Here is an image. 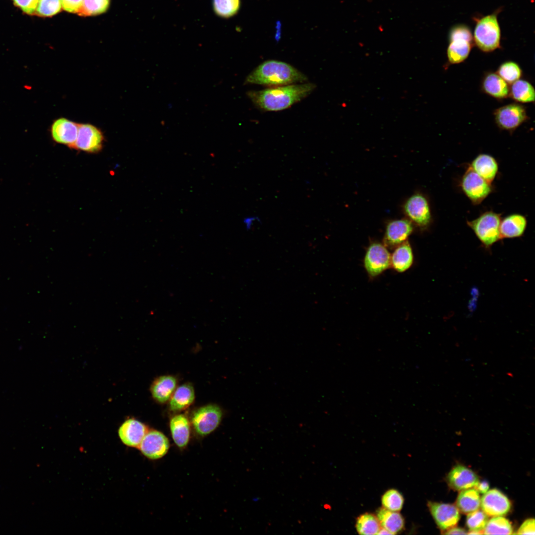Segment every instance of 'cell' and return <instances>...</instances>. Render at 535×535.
Returning <instances> with one entry per match:
<instances>
[{
	"instance_id": "7",
	"label": "cell",
	"mask_w": 535,
	"mask_h": 535,
	"mask_svg": "<svg viewBox=\"0 0 535 535\" xmlns=\"http://www.w3.org/2000/svg\"><path fill=\"white\" fill-rule=\"evenodd\" d=\"M460 187L463 193L474 205L481 204L492 191V186L470 166L463 175Z\"/></svg>"
},
{
	"instance_id": "21",
	"label": "cell",
	"mask_w": 535,
	"mask_h": 535,
	"mask_svg": "<svg viewBox=\"0 0 535 535\" xmlns=\"http://www.w3.org/2000/svg\"><path fill=\"white\" fill-rule=\"evenodd\" d=\"M478 174L491 184L498 171V164L496 159L487 154L478 155L469 165Z\"/></svg>"
},
{
	"instance_id": "33",
	"label": "cell",
	"mask_w": 535,
	"mask_h": 535,
	"mask_svg": "<svg viewBox=\"0 0 535 535\" xmlns=\"http://www.w3.org/2000/svg\"><path fill=\"white\" fill-rule=\"evenodd\" d=\"M110 0H84L82 6L78 13L80 16H92L105 12L109 5Z\"/></svg>"
},
{
	"instance_id": "39",
	"label": "cell",
	"mask_w": 535,
	"mask_h": 535,
	"mask_svg": "<svg viewBox=\"0 0 535 535\" xmlns=\"http://www.w3.org/2000/svg\"><path fill=\"white\" fill-rule=\"evenodd\" d=\"M516 534L518 535H535V526L534 519H529L525 520L520 527Z\"/></svg>"
},
{
	"instance_id": "35",
	"label": "cell",
	"mask_w": 535,
	"mask_h": 535,
	"mask_svg": "<svg viewBox=\"0 0 535 535\" xmlns=\"http://www.w3.org/2000/svg\"><path fill=\"white\" fill-rule=\"evenodd\" d=\"M215 12L219 16L227 17L233 15L239 7V0H214Z\"/></svg>"
},
{
	"instance_id": "2",
	"label": "cell",
	"mask_w": 535,
	"mask_h": 535,
	"mask_svg": "<svg viewBox=\"0 0 535 535\" xmlns=\"http://www.w3.org/2000/svg\"><path fill=\"white\" fill-rule=\"evenodd\" d=\"M308 78L302 72L286 62L268 60L261 63L246 77L245 84L269 87L305 83Z\"/></svg>"
},
{
	"instance_id": "25",
	"label": "cell",
	"mask_w": 535,
	"mask_h": 535,
	"mask_svg": "<svg viewBox=\"0 0 535 535\" xmlns=\"http://www.w3.org/2000/svg\"><path fill=\"white\" fill-rule=\"evenodd\" d=\"M414 257L411 246L408 240L395 247L390 257L391 266L398 272H403L412 265Z\"/></svg>"
},
{
	"instance_id": "22",
	"label": "cell",
	"mask_w": 535,
	"mask_h": 535,
	"mask_svg": "<svg viewBox=\"0 0 535 535\" xmlns=\"http://www.w3.org/2000/svg\"><path fill=\"white\" fill-rule=\"evenodd\" d=\"M177 379L172 375H165L155 379L150 390L154 399L160 403H164L170 399L176 388Z\"/></svg>"
},
{
	"instance_id": "41",
	"label": "cell",
	"mask_w": 535,
	"mask_h": 535,
	"mask_svg": "<svg viewBox=\"0 0 535 535\" xmlns=\"http://www.w3.org/2000/svg\"><path fill=\"white\" fill-rule=\"evenodd\" d=\"M489 487V485L488 482L487 481H483L481 482H479L474 488L476 489L479 492L484 494L488 490Z\"/></svg>"
},
{
	"instance_id": "8",
	"label": "cell",
	"mask_w": 535,
	"mask_h": 535,
	"mask_svg": "<svg viewBox=\"0 0 535 535\" xmlns=\"http://www.w3.org/2000/svg\"><path fill=\"white\" fill-rule=\"evenodd\" d=\"M403 211L408 219L420 228H427L432 222L429 203L422 193H416L411 196L405 201Z\"/></svg>"
},
{
	"instance_id": "18",
	"label": "cell",
	"mask_w": 535,
	"mask_h": 535,
	"mask_svg": "<svg viewBox=\"0 0 535 535\" xmlns=\"http://www.w3.org/2000/svg\"><path fill=\"white\" fill-rule=\"evenodd\" d=\"M449 485L458 491L474 488L479 482L478 475L471 469L462 465L454 466L447 477Z\"/></svg>"
},
{
	"instance_id": "17",
	"label": "cell",
	"mask_w": 535,
	"mask_h": 535,
	"mask_svg": "<svg viewBox=\"0 0 535 535\" xmlns=\"http://www.w3.org/2000/svg\"><path fill=\"white\" fill-rule=\"evenodd\" d=\"M78 124L65 117L56 119L51 127L52 139L56 143L73 148L77 136Z\"/></svg>"
},
{
	"instance_id": "20",
	"label": "cell",
	"mask_w": 535,
	"mask_h": 535,
	"mask_svg": "<svg viewBox=\"0 0 535 535\" xmlns=\"http://www.w3.org/2000/svg\"><path fill=\"white\" fill-rule=\"evenodd\" d=\"M190 425V421L183 414L176 415L170 420L169 428L172 439L180 449L185 448L189 442Z\"/></svg>"
},
{
	"instance_id": "13",
	"label": "cell",
	"mask_w": 535,
	"mask_h": 535,
	"mask_svg": "<svg viewBox=\"0 0 535 535\" xmlns=\"http://www.w3.org/2000/svg\"><path fill=\"white\" fill-rule=\"evenodd\" d=\"M428 506L436 525L441 531L454 527L458 524L460 516L456 505L428 501Z\"/></svg>"
},
{
	"instance_id": "30",
	"label": "cell",
	"mask_w": 535,
	"mask_h": 535,
	"mask_svg": "<svg viewBox=\"0 0 535 535\" xmlns=\"http://www.w3.org/2000/svg\"><path fill=\"white\" fill-rule=\"evenodd\" d=\"M513 532L511 522L502 516H494L488 520L483 529L485 535H510Z\"/></svg>"
},
{
	"instance_id": "5",
	"label": "cell",
	"mask_w": 535,
	"mask_h": 535,
	"mask_svg": "<svg viewBox=\"0 0 535 535\" xmlns=\"http://www.w3.org/2000/svg\"><path fill=\"white\" fill-rule=\"evenodd\" d=\"M449 41L447 50L449 62L457 64L464 61L469 55L473 44L470 29L464 24L454 26L449 31Z\"/></svg>"
},
{
	"instance_id": "24",
	"label": "cell",
	"mask_w": 535,
	"mask_h": 535,
	"mask_svg": "<svg viewBox=\"0 0 535 535\" xmlns=\"http://www.w3.org/2000/svg\"><path fill=\"white\" fill-rule=\"evenodd\" d=\"M195 399V391L192 384L186 383L176 388L169 399V409L180 412L188 408Z\"/></svg>"
},
{
	"instance_id": "16",
	"label": "cell",
	"mask_w": 535,
	"mask_h": 535,
	"mask_svg": "<svg viewBox=\"0 0 535 535\" xmlns=\"http://www.w3.org/2000/svg\"><path fill=\"white\" fill-rule=\"evenodd\" d=\"M413 231L412 223L408 219L402 218L391 220L386 225L383 244L390 248H395L407 240Z\"/></svg>"
},
{
	"instance_id": "34",
	"label": "cell",
	"mask_w": 535,
	"mask_h": 535,
	"mask_svg": "<svg viewBox=\"0 0 535 535\" xmlns=\"http://www.w3.org/2000/svg\"><path fill=\"white\" fill-rule=\"evenodd\" d=\"M60 0H38L35 13L40 16L50 17L60 11Z\"/></svg>"
},
{
	"instance_id": "29",
	"label": "cell",
	"mask_w": 535,
	"mask_h": 535,
	"mask_svg": "<svg viewBox=\"0 0 535 535\" xmlns=\"http://www.w3.org/2000/svg\"><path fill=\"white\" fill-rule=\"evenodd\" d=\"M380 528L376 516L371 513H364L357 519L356 529L359 535H377Z\"/></svg>"
},
{
	"instance_id": "12",
	"label": "cell",
	"mask_w": 535,
	"mask_h": 535,
	"mask_svg": "<svg viewBox=\"0 0 535 535\" xmlns=\"http://www.w3.org/2000/svg\"><path fill=\"white\" fill-rule=\"evenodd\" d=\"M169 447V440L163 433L157 430L151 429L146 434L138 449L147 458L157 460L166 454Z\"/></svg>"
},
{
	"instance_id": "23",
	"label": "cell",
	"mask_w": 535,
	"mask_h": 535,
	"mask_svg": "<svg viewBox=\"0 0 535 535\" xmlns=\"http://www.w3.org/2000/svg\"><path fill=\"white\" fill-rule=\"evenodd\" d=\"M482 87L484 93L497 99H505L509 96L508 83L496 73H487L482 80Z\"/></svg>"
},
{
	"instance_id": "28",
	"label": "cell",
	"mask_w": 535,
	"mask_h": 535,
	"mask_svg": "<svg viewBox=\"0 0 535 535\" xmlns=\"http://www.w3.org/2000/svg\"><path fill=\"white\" fill-rule=\"evenodd\" d=\"M511 84L509 96L512 99L521 103L534 102L535 91L533 86L529 82L518 79Z\"/></svg>"
},
{
	"instance_id": "1",
	"label": "cell",
	"mask_w": 535,
	"mask_h": 535,
	"mask_svg": "<svg viewBox=\"0 0 535 535\" xmlns=\"http://www.w3.org/2000/svg\"><path fill=\"white\" fill-rule=\"evenodd\" d=\"M316 88L315 84L305 82L249 91L246 94L259 108L264 111H277L287 109L300 102Z\"/></svg>"
},
{
	"instance_id": "9",
	"label": "cell",
	"mask_w": 535,
	"mask_h": 535,
	"mask_svg": "<svg viewBox=\"0 0 535 535\" xmlns=\"http://www.w3.org/2000/svg\"><path fill=\"white\" fill-rule=\"evenodd\" d=\"M391 255L387 247L379 242H373L368 247L365 255V269L371 277H375L391 266Z\"/></svg>"
},
{
	"instance_id": "10",
	"label": "cell",
	"mask_w": 535,
	"mask_h": 535,
	"mask_svg": "<svg viewBox=\"0 0 535 535\" xmlns=\"http://www.w3.org/2000/svg\"><path fill=\"white\" fill-rule=\"evenodd\" d=\"M104 136L102 130L90 123H79L77 136L73 148L89 153H96L103 147Z\"/></svg>"
},
{
	"instance_id": "11",
	"label": "cell",
	"mask_w": 535,
	"mask_h": 535,
	"mask_svg": "<svg viewBox=\"0 0 535 535\" xmlns=\"http://www.w3.org/2000/svg\"><path fill=\"white\" fill-rule=\"evenodd\" d=\"M495 120L501 129L512 132L527 118L524 107L518 104H510L496 109L494 112Z\"/></svg>"
},
{
	"instance_id": "36",
	"label": "cell",
	"mask_w": 535,
	"mask_h": 535,
	"mask_svg": "<svg viewBox=\"0 0 535 535\" xmlns=\"http://www.w3.org/2000/svg\"><path fill=\"white\" fill-rule=\"evenodd\" d=\"M488 520L487 515L478 509L468 514L466 525L470 531H483Z\"/></svg>"
},
{
	"instance_id": "37",
	"label": "cell",
	"mask_w": 535,
	"mask_h": 535,
	"mask_svg": "<svg viewBox=\"0 0 535 535\" xmlns=\"http://www.w3.org/2000/svg\"><path fill=\"white\" fill-rule=\"evenodd\" d=\"M14 4L24 13L32 15L35 13L38 0H13Z\"/></svg>"
},
{
	"instance_id": "14",
	"label": "cell",
	"mask_w": 535,
	"mask_h": 535,
	"mask_svg": "<svg viewBox=\"0 0 535 535\" xmlns=\"http://www.w3.org/2000/svg\"><path fill=\"white\" fill-rule=\"evenodd\" d=\"M480 506L488 516H502L510 511L511 503L501 491L492 489L484 493L481 499Z\"/></svg>"
},
{
	"instance_id": "31",
	"label": "cell",
	"mask_w": 535,
	"mask_h": 535,
	"mask_svg": "<svg viewBox=\"0 0 535 535\" xmlns=\"http://www.w3.org/2000/svg\"><path fill=\"white\" fill-rule=\"evenodd\" d=\"M496 73L507 83L512 84L520 79L522 76V71L517 63L508 61L502 63L499 66Z\"/></svg>"
},
{
	"instance_id": "32",
	"label": "cell",
	"mask_w": 535,
	"mask_h": 535,
	"mask_svg": "<svg viewBox=\"0 0 535 535\" xmlns=\"http://www.w3.org/2000/svg\"><path fill=\"white\" fill-rule=\"evenodd\" d=\"M404 498L401 493L395 489L387 490L381 497L383 507L392 511L399 512L404 504Z\"/></svg>"
},
{
	"instance_id": "19",
	"label": "cell",
	"mask_w": 535,
	"mask_h": 535,
	"mask_svg": "<svg viewBox=\"0 0 535 535\" xmlns=\"http://www.w3.org/2000/svg\"><path fill=\"white\" fill-rule=\"evenodd\" d=\"M526 217L520 214H512L501 219L499 231L500 238H513L522 236L527 226Z\"/></svg>"
},
{
	"instance_id": "3",
	"label": "cell",
	"mask_w": 535,
	"mask_h": 535,
	"mask_svg": "<svg viewBox=\"0 0 535 535\" xmlns=\"http://www.w3.org/2000/svg\"><path fill=\"white\" fill-rule=\"evenodd\" d=\"M498 13L494 12L476 19L473 39L477 47L483 52H491L500 47L501 31Z\"/></svg>"
},
{
	"instance_id": "27",
	"label": "cell",
	"mask_w": 535,
	"mask_h": 535,
	"mask_svg": "<svg viewBox=\"0 0 535 535\" xmlns=\"http://www.w3.org/2000/svg\"><path fill=\"white\" fill-rule=\"evenodd\" d=\"M456 505L459 511L465 514L478 510L481 505L479 492L475 488L461 490L457 497Z\"/></svg>"
},
{
	"instance_id": "26",
	"label": "cell",
	"mask_w": 535,
	"mask_h": 535,
	"mask_svg": "<svg viewBox=\"0 0 535 535\" xmlns=\"http://www.w3.org/2000/svg\"><path fill=\"white\" fill-rule=\"evenodd\" d=\"M376 516L381 528L388 531L391 535H395L404 528V518L398 512L381 507L377 510Z\"/></svg>"
},
{
	"instance_id": "40",
	"label": "cell",
	"mask_w": 535,
	"mask_h": 535,
	"mask_svg": "<svg viewBox=\"0 0 535 535\" xmlns=\"http://www.w3.org/2000/svg\"><path fill=\"white\" fill-rule=\"evenodd\" d=\"M261 219L256 215L247 216L243 219V223L246 230H250L256 223H261Z\"/></svg>"
},
{
	"instance_id": "15",
	"label": "cell",
	"mask_w": 535,
	"mask_h": 535,
	"mask_svg": "<svg viewBox=\"0 0 535 535\" xmlns=\"http://www.w3.org/2000/svg\"><path fill=\"white\" fill-rule=\"evenodd\" d=\"M149 430L147 426L143 423L135 418H129L120 426L118 434L124 445L130 447L138 448Z\"/></svg>"
},
{
	"instance_id": "42",
	"label": "cell",
	"mask_w": 535,
	"mask_h": 535,
	"mask_svg": "<svg viewBox=\"0 0 535 535\" xmlns=\"http://www.w3.org/2000/svg\"><path fill=\"white\" fill-rule=\"evenodd\" d=\"M445 531V532L443 534H445V535H464V534H467V532H466V531L464 529L462 528L455 527V526L454 527H452L451 528H450V529H448V530H446Z\"/></svg>"
},
{
	"instance_id": "38",
	"label": "cell",
	"mask_w": 535,
	"mask_h": 535,
	"mask_svg": "<svg viewBox=\"0 0 535 535\" xmlns=\"http://www.w3.org/2000/svg\"><path fill=\"white\" fill-rule=\"evenodd\" d=\"M63 9L69 12L78 13L84 0H60Z\"/></svg>"
},
{
	"instance_id": "4",
	"label": "cell",
	"mask_w": 535,
	"mask_h": 535,
	"mask_svg": "<svg viewBox=\"0 0 535 535\" xmlns=\"http://www.w3.org/2000/svg\"><path fill=\"white\" fill-rule=\"evenodd\" d=\"M501 214L488 211L473 220L467 221V223L482 245L489 248L501 239Z\"/></svg>"
},
{
	"instance_id": "6",
	"label": "cell",
	"mask_w": 535,
	"mask_h": 535,
	"mask_svg": "<svg viewBox=\"0 0 535 535\" xmlns=\"http://www.w3.org/2000/svg\"><path fill=\"white\" fill-rule=\"evenodd\" d=\"M222 415L221 408L217 405H206L193 412L190 424L197 435L205 436L212 433L218 427Z\"/></svg>"
}]
</instances>
